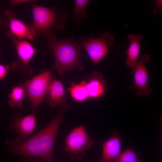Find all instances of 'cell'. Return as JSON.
Listing matches in <instances>:
<instances>
[{"label": "cell", "mask_w": 162, "mask_h": 162, "mask_svg": "<svg viewBox=\"0 0 162 162\" xmlns=\"http://www.w3.org/2000/svg\"><path fill=\"white\" fill-rule=\"evenodd\" d=\"M48 43V47L53 52L55 58L53 66L60 76L65 72L77 68L79 70H83L81 48L82 47L74 37L70 36L58 39L54 31L45 38Z\"/></svg>", "instance_id": "obj_1"}, {"label": "cell", "mask_w": 162, "mask_h": 162, "mask_svg": "<svg viewBox=\"0 0 162 162\" xmlns=\"http://www.w3.org/2000/svg\"><path fill=\"white\" fill-rule=\"evenodd\" d=\"M32 7L33 22L30 25L39 37L49 36L53 29H63L69 12L57 6L49 8L30 3Z\"/></svg>", "instance_id": "obj_2"}, {"label": "cell", "mask_w": 162, "mask_h": 162, "mask_svg": "<svg viewBox=\"0 0 162 162\" xmlns=\"http://www.w3.org/2000/svg\"><path fill=\"white\" fill-rule=\"evenodd\" d=\"M94 36L91 33L87 37H80L78 42L95 66L107 54L108 47L113 45L114 38L113 35L106 32L102 33L99 38H95Z\"/></svg>", "instance_id": "obj_3"}, {"label": "cell", "mask_w": 162, "mask_h": 162, "mask_svg": "<svg viewBox=\"0 0 162 162\" xmlns=\"http://www.w3.org/2000/svg\"><path fill=\"white\" fill-rule=\"evenodd\" d=\"M53 67L28 80L24 84L26 95L28 97L34 114L38 105L45 97L52 79Z\"/></svg>", "instance_id": "obj_4"}, {"label": "cell", "mask_w": 162, "mask_h": 162, "mask_svg": "<svg viewBox=\"0 0 162 162\" xmlns=\"http://www.w3.org/2000/svg\"><path fill=\"white\" fill-rule=\"evenodd\" d=\"M68 106L66 104L62 106L52 121L37 134L41 149L42 158L49 162H52L55 140L59 127L63 121L64 115Z\"/></svg>", "instance_id": "obj_5"}, {"label": "cell", "mask_w": 162, "mask_h": 162, "mask_svg": "<svg viewBox=\"0 0 162 162\" xmlns=\"http://www.w3.org/2000/svg\"><path fill=\"white\" fill-rule=\"evenodd\" d=\"M93 144V141L85 127L81 125L72 129L67 135L63 151L71 154L72 160L79 159L91 149Z\"/></svg>", "instance_id": "obj_6"}, {"label": "cell", "mask_w": 162, "mask_h": 162, "mask_svg": "<svg viewBox=\"0 0 162 162\" xmlns=\"http://www.w3.org/2000/svg\"><path fill=\"white\" fill-rule=\"evenodd\" d=\"M5 35L13 43L17 56V60L11 63V69L15 71L20 70L23 74L31 76L33 69L29 66V62L35 54L39 51L26 40L19 39L7 33Z\"/></svg>", "instance_id": "obj_7"}, {"label": "cell", "mask_w": 162, "mask_h": 162, "mask_svg": "<svg viewBox=\"0 0 162 162\" xmlns=\"http://www.w3.org/2000/svg\"><path fill=\"white\" fill-rule=\"evenodd\" d=\"M5 143L7 146V151L14 154L23 157V162H35L32 157L42 158L37 134L22 141L8 139Z\"/></svg>", "instance_id": "obj_8"}, {"label": "cell", "mask_w": 162, "mask_h": 162, "mask_svg": "<svg viewBox=\"0 0 162 162\" xmlns=\"http://www.w3.org/2000/svg\"><path fill=\"white\" fill-rule=\"evenodd\" d=\"M151 59L149 55H144L137 60L132 68L133 83L129 88L131 91H136L138 97L148 96L152 92L151 88L148 85V74L145 65Z\"/></svg>", "instance_id": "obj_9"}, {"label": "cell", "mask_w": 162, "mask_h": 162, "mask_svg": "<svg viewBox=\"0 0 162 162\" xmlns=\"http://www.w3.org/2000/svg\"><path fill=\"white\" fill-rule=\"evenodd\" d=\"M4 14L6 18L8 30L6 33L20 40L26 39L32 40L35 39L36 33L30 25L18 19L16 14L12 10H5Z\"/></svg>", "instance_id": "obj_10"}, {"label": "cell", "mask_w": 162, "mask_h": 162, "mask_svg": "<svg viewBox=\"0 0 162 162\" xmlns=\"http://www.w3.org/2000/svg\"><path fill=\"white\" fill-rule=\"evenodd\" d=\"M35 125L36 118L34 114L22 116L20 113H16L12 117L9 127L18 135L14 140L22 141L30 136L34 129Z\"/></svg>", "instance_id": "obj_11"}, {"label": "cell", "mask_w": 162, "mask_h": 162, "mask_svg": "<svg viewBox=\"0 0 162 162\" xmlns=\"http://www.w3.org/2000/svg\"><path fill=\"white\" fill-rule=\"evenodd\" d=\"M112 133L110 138L101 142L102 153L98 162H112L120 154L121 142L119 134L116 130Z\"/></svg>", "instance_id": "obj_12"}, {"label": "cell", "mask_w": 162, "mask_h": 162, "mask_svg": "<svg viewBox=\"0 0 162 162\" xmlns=\"http://www.w3.org/2000/svg\"><path fill=\"white\" fill-rule=\"evenodd\" d=\"M65 94L62 81L52 79L44 99L51 107L55 108L58 105L62 106L66 104Z\"/></svg>", "instance_id": "obj_13"}, {"label": "cell", "mask_w": 162, "mask_h": 162, "mask_svg": "<svg viewBox=\"0 0 162 162\" xmlns=\"http://www.w3.org/2000/svg\"><path fill=\"white\" fill-rule=\"evenodd\" d=\"M87 86L89 98L96 99L100 97L108 90L106 81L103 75L98 71L93 72L89 76Z\"/></svg>", "instance_id": "obj_14"}, {"label": "cell", "mask_w": 162, "mask_h": 162, "mask_svg": "<svg viewBox=\"0 0 162 162\" xmlns=\"http://www.w3.org/2000/svg\"><path fill=\"white\" fill-rule=\"evenodd\" d=\"M128 38L130 44L126 51V64L132 69L139 59L140 42L143 37L138 34H130Z\"/></svg>", "instance_id": "obj_15"}, {"label": "cell", "mask_w": 162, "mask_h": 162, "mask_svg": "<svg viewBox=\"0 0 162 162\" xmlns=\"http://www.w3.org/2000/svg\"><path fill=\"white\" fill-rule=\"evenodd\" d=\"M26 93L24 83H20L13 86L8 95V103L13 108H18L23 106Z\"/></svg>", "instance_id": "obj_16"}, {"label": "cell", "mask_w": 162, "mask_h": 162, "mask_svg": "<svg viewBox=\"0 0 162 162\" xmlns=\"http://www.w3.org/2000/svg\"><path fill=\"white\" fill-rule=\"evenodd\" d=\"M71 85L68 91L74 100L82 102L89 98L87 82L82 81L78 84L73 83Z\"/></svg>", "instance_id": "obj_17"}, {"label": "cell", "mask_w": 162, "mask_h": 162, "mask_svg": "<svg viewBox=\"0 0 162 162\" xmlns=\"http://www.w3.org/2000/svg\"><path fill=\"white\" fill-rule=\"evenodd\" d=\"M91 1L90 0L76 1L73 16L74 24H80L81 21L88 17V13L85 8Z\"/></svg>", "instance_id": "obj_18"}, {"label": "cell", "mask_w": 162, "mask_h": 162, "mask_svg": "<svg viewBox=\"0 0 162 162\" xmlns=\"http://www.w3.org/2000/svg\"><path fill=\"white\" fill-rule=\"evenodd\" d=\"M139 153H136L129 147L120 154L112 162H143Z\"/></svg>", "instance_id": "obj_19"}, {"label": "cell", "mask_w": 162, "mask_h": 162, "mask_svg": "<svg viewBox=\"0 0 162 162\" xmlns=\"http://www.w3.org/2000/svg\"><path fill=\"white\" fill-rule=\"evenodd\" d=\"M11 69V65H4L0 64V82L6 77L8 71Z\"/></svg>", "instance_id": "obj_20"}, {"label": "cell", "mask_w": 162, "mask_h": 162, "mask_svg": "<svg viewBox=\"0 0 162 162\" xmlns=\"http://www.w3.org/2000/svg\"><path fill=\"white\" fill-rule=\"evenodd\" d=\"M162 1L160 0H156L153 9V14L156 15L162 13Z\"/></svg>", "instance_id": "obj_21"}, {"label": "cell", "mask_w": 162, "mask_h": 162, "mask_svg": "<svg viewBox=\"0 0 162 162\" xmlns=\"http://www.w3.org/2000/svg\"><path fill=\"white\" fill-rule=\"evenodd\" d=\"M32 1L31 0H11L10 1V6L12 8L14 7L16 5L21 3L28 2L31 3Z\"/></svg>", "instance_id": "obj_22"}, {"label": "cell", "mask_w": 162, "mask_h": 162, "mask_svg": "<svg viewBox=\"0 0 162 162\" xmlns=\"http://www.w3.org/2000/svg\"><path fill=\"white\" fill-rule=\"evenodd\" d=\"M2 27H7V23L6 21H4L2 19L0 15V28ZM1 53L2 52L0 49V53Z\"/></svg>", "instance_id": "obj_23"}, {"label": "cell", "mask_w": 162, "mask_h": 162, "mask_svg": "<svg viewBox=\"0 0 162 162\" xmlns=\"http://www.w3.org/2000/svg\"><path fill=\"white\" fill-rule=\"evenodd\" d=\"M71 162H73L71 161Z\"/></svg>", "instance_id": "obj_24"}]
</instances>
